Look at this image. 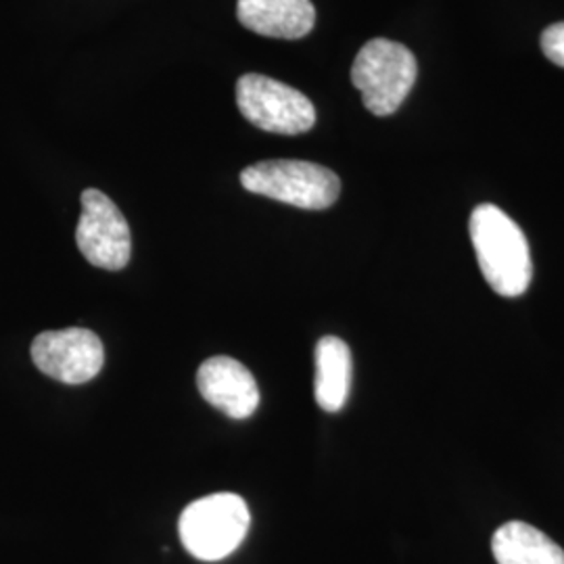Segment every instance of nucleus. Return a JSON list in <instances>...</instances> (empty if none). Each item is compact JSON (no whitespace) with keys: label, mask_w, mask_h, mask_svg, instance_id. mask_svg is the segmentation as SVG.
Segmentation results:
<instances>
[{"label":"nucleus","mask_w":564,"mask_h":564,"mask_svg":"<svg viewBox=\"0 0 564 564\" xmlns=\"http://www.w3.org/2000/svg\"><path fill=\"white\" fill-rule=\"evenodd\" d=\"M351 349L339 337H323L316 345L314 395L324 412H339L351 389Z\"/></svg>","instance_id":"10"},{"label":"nucleus","mask_w":564,"mask_h":564,"mask_svg":"<svg viewBox=\"0 0 564 564\" xmlns=\"http://www.w3.org/2000/svg\"><path fill=\"white\" fill-rule=\"evenodd\" d=\"M242 188L300 209H328L341 195L339 176L318 163L272 160L245 167Z\"/></svg>","instance_id":"4"},{"label":"nucleus","mask_w":564,"mask_h":564,"mask_svg":"<svg viewBox=\"0 0 564 564\" xmlns=\"http://www.w3.org/2000/svg\"><path fill=\"white\" fill-rule=\"evenodd\" d=\"M197 387L203 400L235 421L249 419L260 405V387L247 366L228 356L202 364Z\"/></svg>","instance_id":"8"},{"label":"nucleus","mask_w":564,"mask_h":564,"mask_svg":"<svg viewBox=\"0 0 564 564\" xmlns=\"http://www.w3.org/2000/svg\"><path fill=\"white\" fill-rule=\"evenodd\" d=\"M76 242L86 262L102 270L118 272L130 262V226L120 207L97 188H86L82 193V216L76 228Z\"/></svg>","instance_id":"6"},{"label":"nucleus","mask_w":564,"mask_h":564,"mask_svg":"<svg viewBox=\"0 0 564 564\" xmlns=\"http://www.w3.org/2000/svg\"><path fill=\"white\" fill-rule=\"evenodd\" d=\"M251 523L249 508L237 494H212L186 506L178 521L184 550L205 563L230 556Z\"/></svg>","instance_id":"3"},{"label":"nucleus","mask_w":564,"mask_h":564,"mask_svg":"<svg viewBox=\"0 0 564 564\" xmlns=\"http://www.w3.org/2000/svg\"><path fill=\"white\" fill-rule=\"evenodd\" d=\"M32 360L42 375L65 384H84L101 372L102 343L93 330H46L32 343Z\"/></svg>","instance_id":"7"},{"label":"nucleus","mask_w":564,"mask_h":564,"mask_svg":"<svg viewBox=\"0 0 564 564\" xmlns=\"http://www.w3.org/2000/svg\"><path fill=\"white\" fill-rule=\"evenodd\" d=\"M542 51L554 65L564 67V21L550 25L542 34Z\"/></svg>","instance_id":"12"},{"label":"nucleus","mask_w":564,"mask_h":564,"mask_svg":"<svg viewBox=\"0 0 564 564\" xmlns=\"http://www.w3.org/2000/svg\"><path fill=\"white\" fill-rule=\"evenodd\" d=\"M237 105L242 118L263 132L295 137L316 126V109L303 93L262 74L239 78Z\"/></svg>","instance_id":"5"},{"label":"nucleus","mask_w":564,"mask_h":564,"mask_svg":"<svg viewBox=\"0 0 564 564\" xmlns=\"http://www.w3.org/2000/svg\"><path fill=\"white\" fill-rule=\"evenodd\" d=\"M498 564H564V550L544 531L523 521L502 524L491 540Z\"/></svg>","instance_id":"11"},{"label":"nucleus","mask_w":564,"mask_h":564,"mask_svg":"<svg viewBox=\"0 0 564 564\" xmlns=\"http://www.w3.org/2000/svg\"><path fill=\"white\" fill-rule=\"evenodd\" d=\"M470 241L487 284L502 297H521L533 279L529 242L521 226L491 203L475 207Z\"/></svg>","instance_id":"1"},{"label":"nucleus","mask_w":564,"mask_h":564,"mask_svg":"<svg viewBox=\"0 0 564 564\" xmlns=\"http://www.w3.org/2000/svg\"><path fill=\"white\" fill-rule=\"evenodd\" d=\"M237 18L260 36L297 41L314 30L316 9L310 0H239Z\"/></svg>","instance_id":"9"},{"label":"nucleus","mask_w":564,"mask_h":564,"mask_svg":"<svg viewBox=\"0 0 564 564\" xmlns=\"http://www.w3.org/2000/svg\"><path fill=\"white\" fill-rule=\"evenodd\" d=\"M419 78L414 53L400 42H366L351 65V82L362 93L364 107L379 118L393 116Z\"/></svg>","instance_id":"2"}]
</instances>
